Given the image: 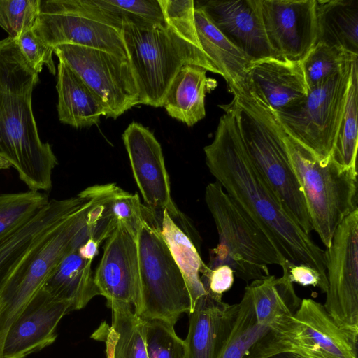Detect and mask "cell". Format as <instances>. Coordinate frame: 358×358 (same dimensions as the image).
I'll list each match as a JSON object with an SVG mask.
<instances>
[{
	"label": "cell",
	"instance_id": "cell-1",
	"mask_svg": "<svg viewBox=\"0 0 358 358\" xmlns=\"http://www.w3.org/2000/svg\"><path fill=\"white\" fill-rule=\"evenodd\" d=\"M224 110L213 141L204 147L206 164L224 192L264 232L280 255L294 264L316 269L327 280L325 250L292 219L252 163L241 137L234 112Z\"/></svg>",
	"mask_w": 358,
	"mask_h": 358
},
{
	"label": "cell",
	"instance_id": "cell-2",
	"mask_svg": "<svg viewBox=\"0 0 358 358\" xmlns=\"http://www.w3.org/2000/svg\"><path fill=\"white\" fill-rule=\"evenodd\" d=\"M38 73L15 39L0 41V169L14 168L31 190L48 192L58 164L50 145L41 140L32 110Z\"/></svg>",
	"mask_w": 358,
	"mask_h": 358
},
{
	"label": "cell",
	"instance_id": "cell-3",
	"mask_svg": "<svg viewBox=\"0 0 358 358\" xmlns=\"http://www.w3.org/2000/svg\"><path fill=\"white\" fill-rule=\"evenodd\" d=\"M247 152L292 219L310 234L313 231L303 194L284 142V129L273 110L247 89L231 103Z\"/></svg>",
	"mask_w": 358,
	"mask_h": 358
},
{
	"label": "cell",
	"instance_id": "cell-4",
	"mask_svg": "<svg viewBox=\"0 0 358 358\" xmlns=\"http://www.w3.org/2000/svg\"><path fill=\"white\" fill-rule=\"evenodd\" d=\"M122 35L138 88L140 104L162 107L172 80L185 64L219 74L202 50L166 24L123 23Z\"/></svg>",
	"mask_w": 358,
	"mask_h": 358
},
{
	"label": "cell",
	"instance_id": "cell-5",
	"mask_svg": "<svg viewBox=\"0 0 358 358\" xmlns=\"http://www.w3.org/2000/svg\"><path fill=\"white\" fill-rule=\"evenodd\" d=\"M284 142L312 229L328 248L338 226L357 208V169L343 167L331 155L319 157L285 131Z\"/></svg>",
	"mask_w": 358,
	"mask_h": 358
},
{
	"label": "cell",
	"instance_id": "cell-6",
	"mask_svg": "<svg viewBox=\"0 0 358 358\" xmlns=\"http://www.w3.org/2000/svg\"><path fill=\"white\" fill-rule=\"evenodd\" d=\"M205 201L218 234L217 246L209 250V268L227 265L238 278L249 282L269 276V265L282 267L285 264L286 259L262 229L218 182L206 186Z\"/></svg>",
	"mask_w": 358,
	"mask_h": 358
},
{
	"label": "cell",
	"instance_id": "cell-7",
	"mask_svg": "<svg viewBox=\"0 0 358 358\" xmlns=\"http://www.w3.org/2000/svg\"><path fill=\"white\" fill-rule=\"evenodd\" d=\"M43 230L0 283V358L6 334L62 259L77 249L74 237L84 225L91 201Z\"/></svg>",
	"mask_w": 358,
	"mask_h": 358
},
{
	"label": "cell",
	"instance_id": "cell-8",
	"mask_svg": "<svg viewBox=\"0 0 358 358\" xmlns=\"http://www.w3.org/2000/svg\"><path fill=\"white\" fill-rule=\"evenodd\" d=\"M136 239L141 295L138 315L174 326L181 314L192 310V299L162 236L160 217L143 203Z\"/></svg>",
	"mask_w": 358,
	"mask_h": 358
},
{
	"label": "cell",
	"instance_id": "cell-9",
	"mask_svg": "<svg viewBox=\"0 0 358 358\" xmlns=\"http://www.w3.org/2000/svg\"><path fill=\"white\" fill-rule=\"evenodd\" d=\"M270 327L254 346L255 358L285 352L303 358H357L358 335L338 327L313 299H302L293 315Z\"/></svg>",
	"mask_w": 358,
	"mask_h": 358
},
{
	"label": "cell",
	"instance_id": "cell-10",
	"mask_svg": "<svg viewBox=\"0 0 358 358\" xmlns=\"http://www.w3.org/2000/svg\"><path fill=\"white\" fill-rule=\"evenodd\" d=\"M354 62L309 89L296 103L273 112L288 135L322 159L331 155L334 147Z\"/></svg>",
	"mask_w": 358,
	"mask_h": 358
},
{
	"label": "cell",
	"instance_id": "cell-11",
	"mask_svg": "<svg viewBox=\"0 0 358 358\" xmlns=\"http://www.w3.org/2000/svg\"><path fill=\"white\" fill-rule=\"evenodd\" d=\"M33 29L47 45L93 48L128 58L122 28L88 0H41Z\"/></svg>",
	"mask_w": 358,
	"mask_h": 358
},
{
	"label": "cell",
	"instance_id": "cell-12",
	"mask_svg": "<svg viewBox=\"0 0 358 358\" xmlns=\"http://www.w3.org/2000/svg\"><path fill=\"white\" fill-rule=\"evenodd\" d=\"M54 53L96 95L107 118L116 119L140 104L138 88L128 58L71 44L54 48Z\"/></svg>",
	"mask_w": 358,
	"mask_h": 358
},
{
	"label": "cell",
	"instance_id": "cell-13",
	"mask_svg": "<svg viewBox=\"0 0 358 358\" xmlns=\"http://www.w3.org/2000/svg\"><path fill=\"white\" fill-rule=\"evenodd\" d=\"M327 312L343 330L358 335V208L338 226L325 250Z\"/></svg>",
	"mask_w": 358,
	"mask_h": 358
},
{
	"label": "cell",
	"instance_id": "cell-14",
	"mask_svg": "<svg viewBox=\"0 0 358 358\" xmlns=\"http://www.w3.org/2000/svg\"><path fill=\"white\" fill-rule=\"evenodd\" d=\"M133 176L143 196V204L159 216L166 210L170 217L189 233L186 218L173 203L169 177L160 143L153 133L132 122L122 134Z\"/></svg>",
	"mask_w": 358,
	"mask_h": 358
},
{
	"label": "cell",
	"instance_id": "cell-15",
	"mask_svg": "<svg viewBox=\"0 0 358 358\" xmlns=\"http://www.w3.org/2000/svg\"><path fill=\"white\" fill-rule=\"evenodd\" d=\"M267 39L280 59L301 62L317 42L316 0H259Z\"/></svg>",
	"mask_w": 358,
	"mask_h": 358
},
{
	"label": "cell",
	"instance_id": "cell-16",
	"mask_svg": "<svg viewBox=\"0 0 358 358\" xmlns=\"http://www.w3.org/2000/svg\"><path fill=\"white\" fill-rule=\"evenodd\" d=\"M137 234L118 224L105 241L94 281L107 306L129 305L138 315L141 304Z\"/></svg>",
	"mask_w": 358,
	"mask_h": 358
},
{
	"label": "cell",
	"instance_id": "cell-17",
	"mask_svg": "<svg viewBox=\"0 0 358 358\" xmlns=\"http://www.w3.org/2000/svg\"><path fill=\"white\" fill-rule=\"evenodd\" d=\"M69 302L59 300L41 287L10 327L3 346V358H26L52 345L57 326L70 313Z\"/></svg>",
	"mask_w": 358,
	"mask_h": 358
},
{
	"label": "cell",
	"instance_id": "cell-18",
	"mask_svg": "<svg viewBox=\"0 0 358 358\" xmlns=\"http://www.w3.org/2000/svg\"><path fill=\"white\" fill-rule=\"evenodd\" d=\"M196 3L212 24L252 62L278 58L266 37L259 0H211Z\"/></svg>",
	"mask_w": 358,
	"mask_h": 358
},
{
	"label": "cell",
	"instance_id": "cell-19",
	"mask_svg": "<svg viewBox=\"0 0 358 358\" xmlns=\"http://www.w3.org/2000/svg\"><path fill=\"white\" fill-rule=\"evenodd\" d=\"M245 89L275 113L296 103L308 92L301 62L274 57L250 64Z\"/></svg>",
	"mask_w": 358,
	"mask_h": 358
},
{
	"label": "cell",
	"instance_id": "cell-20",
	"mask_svg": "<svg viewBox=\"0 0 358 358\" xmlns=\"http://www.w3.org/2000/svg\"><path fill=\"white\" fill-rule=\"evenodd\" d=\"M236 308L208 293L200 298L188 314L185 358H220Z\"/></svg>",
	"mask_w": 358,
	"mask_h": 358
},
{
	"label": "cell",
	"instance_id": "cell-21",
	"mask_svg": "<svg viewBox=\"0 0 358 358\" xmlns=\"http://www.w3.org/2000/svg\"><path fill=\"white\" fill-rule=\"evenodd\" d=\"M78 195L91 201L87 222L93 238L99 243L106 241L120 224L137 234L142 203L138 194L108 183L88 187Z\"/></svg>",
	"mask_w": 358,
	"mask_h": 358
},
{
	"label": "cell",
	"instance_id": "cell-22",
	"mask_svg": "<svg viewBox=\"0 0 358 358\" xmlns=\"http://www.w3.org/2000/svg\"><path fill=\"white\" fill-rule=\"evenodd\" d=\"M207 70L185 64L172 80L165 95L162 107L169 116L189 127L206 116V94L217 86L214 79L207 77Z\"/></svg>",
	"mask_w": 358,
	"mask_h": 358
},
{
	"label": "cell",
	"instance_id": "cell-23",
	"mask_svg": "<svg viewBox=\"0 0 358 358\" xmlns=\"http://www.w3.org/2000/svg\"><path fill=\"white\" fill-rule=\"evenodd\" d=\"M194 17L202 50L226 80L229 91L233 94L243 92L252 61L212 24L201 8L196 6Z\"/></svg>",
	"mask_w": 358,
	"mask_h": 358
},
{
	"label": "cell",
	"instance_id": "cell-24",
	"mask_svg": "<svg viewBox=\"0 0 358 358\" xmlns=\"http://www.w3.org/2000/svg\"><path fill=\"white\" fill-rule=\"evenodd\" d=\"M92 262L83 257L78 248L71 250L42 287L55 298L69 302L71 312L83 309L94 296L100 295L94 281Z\"/></svg>",
	"mask_w": 358,
	"mask_h": 358
},
{
	"label": "cell",
	"instance_id": "cell-25",
	"mask_svg": "<svg viewBox=\"0 0 358 358\" xmlns=\"http://www.w3.org/2000/svg\"><path fill=\"white\" fill-rule=\"evenodd\" d=\"M58 117L61 122L76 128L97 124L104 108L96 95L62 61L57 66L56 85Z\"/></svg>",
	"mask_w": 358,
	"mask_h": 358
},
{
	"label": "cell",
	"instance_id": "cell-26",
	"mask_svg": "<svg viewBox=\"0 0 358 358\" xmlns=\"http://www.w3.org/2000/svg\"><path fill=\"white\" fill-rule=\"evenodd\" d=\"M282 275L256 279L245 290L250 295L259 324L271 327L276 322L293 315L302 299L296 294L286 266H282Z\"/></svg>",
	"mask_w": 358,
	"mask_h": 358
},
{
	"label": "cell",
	"instance_id": "cell-27",
	"mask_svg": "<svg viewBox=\"0 0 358 358\" xmlns=\"http://www.w3.org/2000/svg\"><path fill=\"white\" fill-rule=\"evenodd\" d=\"M316 43L358 55L357 0H316Z\"/></svg>",
	"mask_w": 358,
	"mask_h": 358
},
{
	"label": "cell",
	"instance_id": "cell-28",
	"mask_svg": "<svg viewBox=\"0 0 358 358\" xmlns=\"http://www.w3.org/2000/svg\"><path fill=\"white\" fill-rule=\"evenodd\" d=\"M159 217L162 236L182 273L194 307L207 294L201 279V270L206 264L192 235L185 232L166 210Z\"/></svg>",
	"mask_w": 358,
	"mask_h": 358
},
{
	"label": "cell",
	"instance_id": "cell-29",
	"mask_svg": "<svg viewBox=\"0 0 358 358\" xmlns=\"http://www.w3.org/2000/svg\"><path fill=\"white\" fill-rule=\"evenodd\" d=\"M112 324L105 340L107 358H148L145 341V320L127 304L114 303Z\"/></svg>",
	"mask_w": 358,
	"mask_h": 358
},
{
	"label": "cell",
	"instance_id": "cell-30",
	"mask_svg": "<svg viewBox=\"0 0 358 358\" xmlns=\"http://www.w3.org/2000/svg\"><path fill=\"white\" fill-rule=\"evenodd\" d=\"M271 330L258 324L246 290L237 303L227 341L220 358H244L255 344Z\"/></svg>",
	"mask_w": 358,
	"mask_h": 358
},
{
	"label": "cell",
	"instance_id": "cell-31",
	"mask_svg": "<svg viewBox=\"0 0 358 358\" xmlns=\"http://www.w3.org/2000/svg\"><path fill=\"white\" fill-rule=\"evenodd\" d=\"M357 60L352 64L344 112L331 155L341 166L356 169L357 151Z\"/></svg>",
	"mask_w": 358,
	"mask_h": 358
},
{
	"label": "cell",
	"instance_id": "cell-32",
	"mask_svg": "<svg viewBox=\"0 0 358 358\" xmlns=\"http://www.w3.org/2000/svg\"><path fill=\"white\" fill-rule=\"evenodd\" d=\"M49 201L46 194L31 189L0 194V241L29 221Z\"/></svg>",
	"mask_w": 358,
	"mask_h": 358
},
{
	"label": "cell",
	"instance_id": "cell-33",
	"mask_svg": "<svg viewBox=\"0 0 358 358\" xmlns=\"http://www.w3.org/2000/svg\"><path fill=\"white\" fill-rule=\"evenodd\" d=\"M111 22L122 27L123 23L164 24L159 0H88Z\"/></svg>",
	"mask_w": 358,
	"mask_h": 358
},
{
	"label": "cell",
	"instance_id": "cell-34",
	"mask_svg": "<svg viewBox=\"0 0 358 358\" xmlns=\"http://www.w3.org/2000/svg\"><path fill=\"white\" fill-rule=\"evenodd\" d=\"M358 55L322 43H316L301 62L308 89L336 74Z\"/></svg>",
	"mask_w": 358,
	"mask_h": 358
},
{
	"label": "cell",
	"instance_id": "cell-35",
	"mask_svg": "<svg viewBox=\"0 0 358 358\" xmlns=\"http://www.w3.org/2000/svg\"><path fill=\"white\" fill-rule=\"evenodd\" d=\"M148 358H185V343L174 326L159 320H145Z\"/></svg>",
	"mask_w": 358,
	"mask_h": 358
},
{
	"label": "cell",
	"instance_id": "cell-36",
	"mask_svg": "<svg viewBox=\"0 0 358 358\" xmlns=\"http://www.w3.org/2000/svg\"><path fill=\"white\" fill-rule=\"evenodd\" d=\"M41 0H0V27L17 39L34 27Z\"/></svg>",
	"mask_w": 358,
	"mask_h": 358
},
{
	"label": "cell",
	"instance_id": "cell-37",
	"mask_svg": "<svg viewBox=\"0 0 358 358\" xmlns=\"http://www.w3.org/2000/svg\"><path fill=\"white\" fill-rule=\"evenodd\" d=\"M159 2L166 24L184 40L202 50L195 24V1L192 0H159Z\"/></svg>",
	"mask_w": 358,
	"mask_h": 358
},
{
	"label": "cell",
	"instance_id": "cell-38",
	"mask_svg": "<svg viewBox=\"0 0 358 358\" xmlns=\"http://www.w3.org/2000/svg\"><path fill=\"white\" fill-rule=\"evenodd\" d=\"M15 40L23 57L36 73H41L45 65L52 74H55L52 59L54 48L43 41L33 28L24 31Z\"/></svg>",
	"mask_w": 358,
	"mask_h": 358
},
{
	"label": "cell",
	"instance_id": "cell-39",
	"mask_svg": "<svg viewBox=\"0 0 358 358\" xmlns=\"http://www.w3.org/2000/svg\"><path fill=\"white\" fill-rule=\"evenodd\" d=\"M201 279L207 293L222 300L223 294L229 290L234 282L233 270L227 265L209 268L207 265L201 272Z\"/></svg>",
	"mask_w": 358,
	"mask_h": 358
},
{
	"label": "cell",
	"instance_id": "cell-40",
	"mask_svg": "<svg viewBox=\"0 0 358 358\" xmlns=\"http://www.w3.org/2000/svg\"><path fill=\"white\" fill-rule=\"evenodd\" d=\"M285 265L292 283L318 287L322 293L327 292V280H324L316 269L305 264H294L287 260Z\"/></svg>",
	"mask_w": 358,
	"mask_h": 358
},
{
	"label": "cell",
	"instance_id": "cell-41",
	"mask_svg": "<svg viewBox=\"0 0 358 358\" xmlns=\"http://www.w3.org/2000/svg\"><path fill=\"white\" fill-rule=\"evenodd\" d=\"M99 244L92 238H89L78 248L79 254L85 259L92 261L99 254Z\"/></svg>",
	"mask_w": 358,
	"mask_h": 358
},
{
	"label": "cell",
	"instance_id": "cell-42",
	"mask_svg": "<svg viewBox=\"0 0 358 358\" xmlns=\"http://www.w3.org/2000/svg\"><path fill=\"white\" fill-rule=\"evenodd\" d=\"M266 358H303L302 357L292 352H281L271 355Z\"/></svg>",
	"mask_w": 358,
	"mask_h": 358
}]
</instances>
